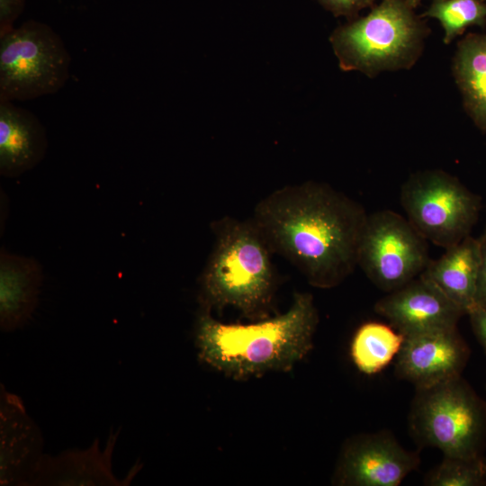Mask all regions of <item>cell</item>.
<instances>
[{"label": "cell", "instance_id": "obj_24", "mask_svg": "<svg viewBox=\"0 0 486 486\" xmlns=\"http://www.w3.org/2000/svg\"><path fill=\"white\" fill-rule=\"evenodd\" d=\"M481 240V265L476 292V305L486 306V237Z\"/></svg>", "mask_w": 486, "mask_h": 486}, {"label": "cell", "instance_id": "obj_17", "mask_svg": "<svg viewBox=\"0 0 486 486\" xmlns=\"http://www.w3.org/2000/svg\"><path fill=\"white\" fill-rule=\"evenodd\" d=\"M453 74L467 113L486 131V33H470L458 41Z\"/></svg>", "mask_w": 486, "mask_h": 486}, {"label": "cell", "instance_id": "obj_26", "mask_svg": "<svg viewBox=\"0 0 486 486\" xmlns=\"http://www.w3.org/2000/svg\"><path fill=\"white\" fill-rule=\"evenodd\" d=\"M482 236H483V237H486V227H485L484 234H483Z\"/></svg>", "mask_w": 486, "mask_h": 486}, {"label": "cell", "instance_id": "obj_4", "mask_svg": "<svg viewBox=\"0 0 486 486\" xmlns=\"http://www.w3.org/2000/svg\"><path fill=\"white\" fill-rule=\"evenodd\" d=\"M414 10L404 0H382L366 15L337 27L329 41L340 69L374 77L410 68L430 32Z\"/></svg>", "mask_w": 486, "mask_h": 486}, {"label": "cell", "instance_id": "obj_3", "mask_svg": "<svg viewBox=\"0 0 486 486\" xmlns=\"http://www.w3.org/2000/svg\"><path fill=\"white\" fill-rule=\"evenodd\" d=\"M215 244L201 276L202 306H232L249 319L265 315L274 289L272 251L252 220L212 222Z\"/></svg>", "mask_w": 486, "mask_h": 486}, {"label": "cell", "instance_id": "obj_21", "mask_svg": "<svg viewBox=\"0 0 486 486\" xmlns=\"http://www.w3.org/2000/svg\"><path fill=\"white\" fill-rule=\"evenodd\" d=\"M334 16H344L349 20L358 17L360 11L372 8L375 0H315Z\"/></svg>", "mask_w": 486, "mask_h": 486}, {"label": "cell", "instance_id": "obj_10", "mask_svg": "<svg viewBox=\"0 0 486 486\" xmlns=\"http://www.w3.org/2000/svg\"><path fill=\"white\" fill-rule=\"evenodd\" d=\"M418 464V454L403 448L387 432L364 435L345 449L338 482L356 486H397Z\"/></svg>", "mask_w": 486, "mask_h": 486}, {"label": "cell", "instance_id": "obj_20", "mask_svg": "<svg viewBox=\"0 0 486 486\" xmlns=\"http://www.w3.org/2000/svg\"><path fill=\"white\" fill-rule=\"evenodd\" d=\"M431 486H478L486 482V463L482 457L444 455L441 464L427 477Z\"/></svg>", "mask_w": 486, "mask_h": 486}, {"label": "cell", "instance_id": "obj_12", "mask_svg": "<svg viewBox=\"0 0 486 486\" xmlns=\"http://www.w3.org/2000/svg\"><path fill=\"white\" fill-rule=\"evenodd\" d=\"M1 485L28 484L41 454L42 439L21 400L1 389Z\"/></svg>", "mask_w": 486, "mask_h": 486}, {"label": "cell", "instance_id": "obj_22", "mask_svg": "<svg viewBox=\"0 0 486 486\" xmlns=\"http://www.w3.org/2000/svg\"><path fill=\"white\" fill-rule=\"evenodd\" d=\"M25 7V0H0V36L12 29Z\"/></svg>", "mask_w": 486, "mask_h": 486}, {"label": "cell", "instance_id": "obj_18", "mask_svg": "<svg viewBox=\"0 0 486 486\" xmlns=\"http://www.w3.org/2000/svg\"><path fill=\"white\" fill-rule=\"evenodd\" d=\"M404 338L388 325L364 323L356 332L351 344L353 362L365 374L379 373L398 355Z\"/></svg>", "mask_w": 486, "mask_h": 486}, {"label": "cell", "instance_id": "obj_25", "mask_svg": "<svg viewBox=\"0 0 486 486\" xmlns=\"http://www.w3.org/2000/svg\"><path fill=\"white\" fill-rule=\"evenodd\" d=\"M410 7L416 9L421 3V0H404Z\"/></svg>", "mask_w": 486, "mask_h": 486}, {"label": "cell", "instance_id": "obj_27", "mask_svg": "<svg viewBox=\"0 0 486 486\" xmlns=\"http://www.w3.org/2000/svg\"><path fill=\"white\" fill-rule=\"evenodd\" d=\"M484 1H486V0H484Z\"/></svg>", "mask_w": 486, "mask_h": 486}, {"label": "cell", "instance_id": "obj_14", "mask_svg": "<svg viewBox=\"0 0 486 486\" xmlns=\"http://www.w3.org/2000/svg\"><path fill=\"white\" fill-rule=\"evenodd\" d=\"M118 433H111L104 452L98 439L84 451H68L58 456L42 455L28 484L31 485H125L112 472V454Z\"/></svg>", "mask_w": 486, "mask_h": 486}, {"label": "cell", "instance_id": "obj_15", "mask_svg": "<svg viewBox=\"0 0 486 486\" xmlns=\"http://www.w3.org/2000/svg\"><path fill=\"white\" fill-rule=\"evenodd\" d=\"M42 282L40 265L32 257L2 248L0 253V327L14 331L28 322Z\"/></svg>", "mask_w": 486, "mask_h": 486}, {"label": "cell", "instance_id": "obj_8", "mask_svg": "<svg viewBox=\"0 0 486 486\" xmlns=\"http://www.w3.org/2000/svg\"><path fill=\"white\" fill-rule=\"evenodd\" d=\"M427 242L407 218L395 212L368 214L357 266L379 289L392 292L424 271L430 260Z\"/></svg>", "mask_w": 486, "mask_h": 486}, {"label": "cell", "instance_id": "obj_23", "mask_svg": "<svg viewBox=\"0 0 486 486\" xmlns=\"http://www.w3.org/2000/svg\"><path fill=\"white\" fill-rule=\"evenodd\" d=\"M467 315L475 336L486 351V306L477 304Z\"/></svg>", "mask_w": 486, "mask_h": 486}, {"label": "cell", "instance_id": "obj_19", "mask_svg": "<svg viewBox=\"0 0 486 486\" xmlns=\"http://www.w3.org/2000/svg\"><path fill=\"white\" fill-rule=\"evenodd\" d=\"M420 17L436 19L444 30V43L449 44L467 28L486 24V1L431 0Z\"/></svg>", "mask_w": 486, "mask_h": 486}, {"label": "cell", "instance_id": "obj_6", "mask_svg": "<svg viewBox=\"0 0 486 486\" xmlns=\"http://www.w3.org/2000/svg\"><path fill=\"white\" fill-rule=\"evenodd\" d=\"M71 56L48 24L29 20L0 36V100L53 94L70 76Z\"/></svg>", "mask_w": 486, "mask_h": 486}, {"label": "cell", "instance_id": "obj_16", "mask_svg": "<svg viewBox=\"0 0 486 486\" xmlns=\"http://www.w3.org/2000/svg\"><path fill=\"white\" fill-rule=\"evenodd\" d=\"M481 240L471 235L429 260L421 276L434 284L467 314L476 305Z\"/></svg>", "mask_w": 486, "mask_h": 486}, {"label": "cell", "instance_id": "obj_5", "mask_svg": "<svg viewBox=\"0 0 486 486\" xmlns=\"http://www.w3.org/2000/svg\"><path fill=\"white\" fill-rule=\"evenodd\" d=\"M410 429L418 441L444 455L481 457L486 435V407L461 376L417 389Z\"/></svg>", "mask_w": 486, "mask_h": 486}, {"label": "cell", "instance_id": "obj_11", "mask_svg": "<svg viewBox=\"0 0 486 486\" xmlns=\"http://www.w3.org/2000/svg\"><path fill=\"white\" fill-rule=\"evenodd\" d=\"M404 338L429 330L455 328L465 313L434 284L421 275L388 292L374 305Z\"/></svg>", "mask_w": 486, "mask_h": 486}, {"label": "cell", "instance_id": "obj_13", "mask_svg": "<svg viewBox=\"0 0 486 486\" xmlns=\"http://www.w3.org/2000/svg\"><path fill=\"white\" fill-rule=\"evenodd\" d=\"M48 149L46 128L30 110L0 100V174L16 177L32 169Z\"/></svg>", "mask_w": 486, "mask_h": 486}, {"label": "cell", "instance_id": "obj_9", "mask_svg": "<svg viewBox=\"0 0 486 486\" xmlns=\"http://www.w3.org/2000/svg\"><path fill=\"white\" fill-rule=\"evenodd\" d=\"M468 357L469 348L456 327L429 330L405 337L395 371L423 389L461 376Z\"/></svg>", "mask_w": 486, "mask_h": 486}, {"label": "cell", "instance_id": "obj_2", "mask_svg": "<svg viewBox=\"0 0 486 486\" xmlns=\"http://www.w3.org/2000/svg\"><path fill=\"white\" fill-rule=\"evenodd\" d=\"M202 308L195 332L199 357L233 378L289 371L312 347L318 313L309 293H296L286 312L247 325L220 322Z\"/></svg>", "mask_w": 486, "mask_h": 486}, {"label": "cell", "instance_id": "obj_7", "mask_svg": "<svg viewBox=\"0 0 486 486\" xmlns=\"http://www.w3.org/2000/svg\"><path fill=\"white\" fill-rule=\"evenodd\" d=\"M400 203L419 234L445 249L470 235L481 207L475 194L438 169L411 175L401 185Z\"/></svg>", "mask_w": 486, "mask_h": 486}, {"label": "cell", "instance_id": "obj_1", "mask_svg": "<svg viewBox=\"0 0 486 486\" xmlns=\"http://www.w3.org/2000/svg\"><path fill=\"white\" fill-rule=\"evenodd\" d=\"M367 216L343 193L309 181L272 192L251 220L272 253L289 260L311 285L331 288L357 266Z\"/></svg>", "mask_w": 486, "mask_h": 486}]
</instances>
